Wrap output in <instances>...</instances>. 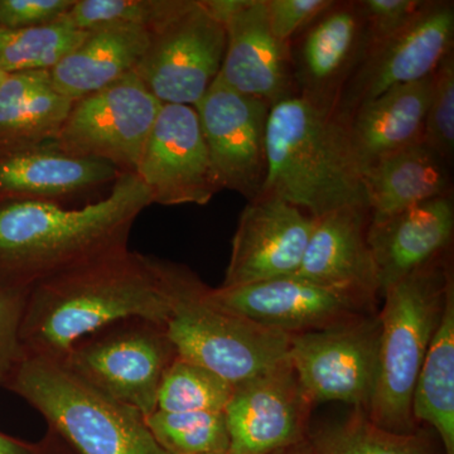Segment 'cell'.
Returning <instances> with one entry per match:
<instances>
[{
	"mask_svg": "<svg viewBox=\"0 0 454 454\" xmlns=\"http://www.w3.org/2000/svg\"><path fill=\"white\" fill-rule=\"evenodd\" d=\"M262 195L283 200L313 219L340 208H369L348 125L301 97L271 106Z\"/></svg>",
	"mask_w": 454,
	"mask_h": 454,
	"instance_id": "3",
	"label": "cell"
},
{
	"mask_svg": "<svg viewBox=\"0 0 454 454\" xmlns=\"http://www.w3.org/2000/svg\"><path fill=\"white\" fill-rule=\"evenodd\" d=\"M369 223L365 207L340 208L317 217L295 276L379 307L380 286L366 238Z\"/></svg>",
	"mask_w": 454,
	"mask_h": 454,
	"instance_id": "20",
	"label": "cell"
},
{
	"mask_svg": "<svg viewBox=\"0 0 454 454\" xmlns=\"http://www.w3.org/2000/svg\"><path fill=\"white\" fill-rule=\"evenodd\" d=\"M86 35L61 20L26 28H0V71L5 74L50 71Z\"/></svg>",
	"mask_w": 454,
	"mask_h": 454,
	"instance_id": "28",
	"label": "cell"
},
{
	"mask_svg": "<svg viewBox=\"0 0 454 454\" xmlns=\"http://www.w3.org/2000/svg\"><path fill=\"white\" fill-rule=\"evenodd\" d=\"M153 205L136 175L121 173L103 199L80 208L0 202V289L32 286L127 249L131 227Z\"/></svg>",
	"mask_w": 454,
	"mask_h": 454,
	"instance_id": "2",
	"label": "cell"
},
{
	"mask_svg": "<svg viewBox=\"0 0 454 454\" xmlns=\"http://www.w3.org/2000/svg\"><path fill=\"white\" fill-rule=\"evenodd\" d=\"M315 219L271 196L249 201L239 219L221 286H249L295 276L303 262Z\"/></svg>",
	"mask_w": 454,
	"mask_h": 454,
	"instance_id": "16",
	"label": "cell"
},
{
	"mask_svg": "<svg viewBox=\"0 0 454 454\" xmlns=\"http://www.w3.org/2000/svg\"><path fill=\"white\" fill-rule=\"evenodd\" d=\"M172 306L166 333L177 357L232 385L288 361L291 336L230 312L208 298L210 286L173 262Z\"/></svg>",
	"mask_w": 454,
	"mask_h": 454,
	"instance_id": "6",
	"label": "cell"
},
{
	"mask_svg": "<svg viewBox=\"0 0 454 454\" xmlns=\"http://www.w3.org/2000/svg\"><path fill=\"white\" fill-rule=\"evenodd\" d=\"M450 167L423 142L381 158L363 170L370 219H384L419 203L453 195Z\"/></svg>",
	"mask_w": 454,
	"mask_h": 454,
	"instance_id": "23",
	"label": "cell"
},
{
	"mask_svg": "<svg viewBox=\"0 0 454 454\" xmlns=\"http://www.w3.org/2000/svg\"><path fill=\"white\" fill-rule=\"evenodd\" d=\"M74 4V0H0V28L49 25Z\"/></svg>",
	"mask_w": 454,
	"mask_h": 454,
	"instance_id": "36",
	"label": "cell"
},
{
	"mask_svg": "<svg viewBox=\"0 0 454 454\" xmlns=\"http://www.w3.org/2000/svg\"><path fill=\"white\" fill-rule=\"evenodd\" d=\"M309 442L316 454H444L423 429L389 432L376 426L364 409L354 408L339 422L309 428Z\"/></svg>",
	"mask_w": 454,
	"mask_h": 454,
	"instance_id": "27",
	"label": "cell"
},
{
	"mask_svg": "<svg viewBox=\"0 0 454 454\" xmlns=\"http://www.w3.org/2000/svg\"><path fill=\"white\" fill-rule=\"evenodd\" d=\"M145 423L157 443L168 454H203L229 450L230 437L223 411H155Z\"/></svg>",
	"mask_w": 454,
	"mask_h": 454,
	"instance_id": "30",
	"label": "cell"
},
{
	"mask_svg": "<svg viewBox=\"0 0 454 454\" xmlns=\"http://www.w3.org/2000/svg\"><path fill=\"white\" fill-rule=\"evenodd\" d=\"M5 390L22 397L79 454H168L145 415L90 387L59 361L23 356Z\"/></svg>",
	"mask_w": 454,
	"mask_h": 454,
	"instance_id": "5",
	"label": "cell"
},
{
	"mask_svg": "<svg viewBox=\"0 0 454 454\" xmlns=\"http://www.w3.org/2000/svg\"><path fill=\"white\" fill-rule=\"evenodd\" d=\"M220 307L289 336L328 330L376 315L379 307L297 276L249 286L208 288Z\"/></svg>",
	"mask_w": 454,
	"mask_h": 454,
	"instance_id": "13",
	"label": "cell"
},
{
	"mask_svg": "<svg viewBox=\"0 0 454 454\" xmlns=\"http://www.w3.org/2000/svg\"><path fill=\"white\" fill-rule=\"evenodd\" d=\"M433 74L382 92L351 116L349 142L361 175L381 158L423 142Z\"/></svg>",
	"mask_w": 454,
	"mask_h": 454,
	"instance_id": "22",
	"label": "cell"
},
{
	"mask_svg": "<svg viewBox=\"0 0 454 454\" xmlns=\"http://www.w3.org/2000/svg\"><path fill=\"white\" fill-rule=\"evenodd\" d=\"M225 31V56L219 74L223 82L270 107L297 97L289 43L277 40L271 33L265 0H252Z\"/></svg>",
	"mask_w": 454,
	"mask_h": 454,
	"instance_id": "21",
	"label": "cell"
},
{
	"mask_svg": "<svg viewBox=\"0 0 454 454\" xmlns=\"http://www.w3.org/2000/svg\"><path fill=\"white\" fill-rule=\"evenodd\" d=\"M136 176L157 205L203 206L220 192L195 107L163 104Z\"/></svg>",
	"mask_w": 454,
	"mask_h": 454,
	"instance_id": "14",
	"label": "cell"
},
{
	"mask_svg": "<svg viewBox=\"0 0 454 454\" xmlns=\"http://www.w3.org/2000/svg\"><path fill=\"white\" fill-rule=\"evenodd\" d=\"M235 385L206 367L176 358L164 373L157 397V411L172 413H220L229 405Z\"/></svg>",
	"mask_w": 454,
	"mask_h": 454,
	"instance_id": "29",
	"label": "cell"
},
{
	"mask_svg": "<svg viewBox=\"0 0 454 454\" xmlns=\"http://www.w3.org/2000/svg\"><path fill=\"white\" fill-rule=\"evenodd\" d=\"M453 46L454 3L427 0L408 25L366 50L343 86L333 115L348 125L366 101L432 76Z\"/></svg>",
	"mask_w": 454,
	"mask_h": 454,
	"instance_id": "9",
	"label": "cell"
},
{
	"mask_svg": "<svg viewBox=\"0 0 454 454\" xmlns=\"http://www.w3.org/2000/svg\"><path fill=\"white\" fill-rule=\"evenodd\" d=\"M73 103L57 91L49 71L7 74L0 82V146L55 140Z\"/></svg>",
	"mask_w": 454,
	"mask_h": 454,
	"instance_id": "25",
	"label": "cell"
},
{
	"mask_svg": "<svg viewBox=\"0 0 454 454\" xmlns=\"http://www.w3.org/2000/svg\"><path fill=\"white\" fill-rule=\"evenodd\" d=\"M312 402L291 363L235 385L225 409L231 454H271L307 441Z\"/></svg>",
	"mask_w": 454,
	"mask_h": 454,
	"instance_id": "15",
	"label": "cell"
},
{
	"mask_svg": "<svg viewBox=\"0 0 454 454\" xmlns=\"http://www.w3.org/2000/svg\"><path fill=\"white\" fill-rule=\"evenodd\" d=\"M226 31L199 0L151 32V41L134 74L162 104L195 107L219 76Z\"/></svg>",
	"mask_w": 454,
	"mask_h": 454,
	"instance_id": "10",
	"label": "cell"
},
{
	"mask_svg": "<svg viewBox=\"0 0 454 454\" xmlns=\"http://www.w3.org/2000/svg\"><path fill=\"white\" fill-rule=\"evenodd\" d=\"M333 0H265L274 37L289 43L333 4Z\"/></svg>",
	"mask_w": 454,
	"mask_h": 454,
	"instance_id": "35",
	"label": "cell"
},
{
	"mask_svg": "<svg viewBox=\"0 0 454 454\" xmlns=\"http://www.w3.org/2000/svg\"><path fill=\"white\" fill-rule=\"evenodd\" d=\"M365 50L357 2H334L289 42L297 97L333 114L340 91Z\"/></svg>",
	"mask_w": 454,
	"mask_h": 454,
	"instance_id": "17",
	"label": "cell"
},
{
	"mask_svg": "<svg viewBox=\"0 0 454 454\" xmlns=\"http://www.w3.org/2000/svg\"><path fill=\"white\" fill-rule=\"evenodd\" d=\"M0 454H38V442L32 443L0 432Z\"/></svg>",
	"mask_w": 454,
	"mask_h": 454,
	"instance_id": "39",
	"label": "cell"
},
{
	"mask_svg": "<svg viewBox=\"0 0 454 454\" xmlns=\"http://www.w3.org/2000/svg\"><path fill=\"white\" fill-rule=\"evenodd\" d=\"M195 109L221 191H234L249 201L259 197L267 176L270 106L217 76Z\"/></svg>",
	"mask_w": 454,
	"mask_h": 454,
	"instance_id": "12",
	"label": "cell"
},
{
	"mask_svg": "<svg viewBox=\"0 0 454 454\" xmlns=\"http://www.w3.org/2000/svg\"><path fill=\"white\" fill-rule=\"evenodd\" d=\"M38 454H79L68 446L64 438L51 428H47L46 434L38 442Z\"/></svg>",
	"mask_w": 454,
	"mask_h": 454,
	"instance_id": "38",
	"label": "cell"
},
{
	"mask_svg": "<svg viewBox=\"0 0 454 454\" xmlns=\"http://www.w3.org/2000/svg\"><path fill=\"white\" fill-rule=\"evenodd\" d=\"M199 2L206 13L225 28L239 13L249 7L252 0H199Z\"/></svg>",
	"mask_w": 454,
	"mask_h": 454,
	"instance_id": "37",
	"label": "cell"
},
{
	"mask_svg": "<svg viewBox=\"0 0 454 454\" xmlns=\"http://www.w3.org/2000/svg\"><path fill=\"white\" fill-rule=\"evenodd\" d=\"M176 358L166 325L129 317L77 340L59 363L90 387L146 417L157 411L160 382Z\"/></svg>",
	"mask_w": 454,
	"mask_h": 454,
	"instance_id": "7",
	"label": "cell"
},
{
	"mask_svg": "<svg viewBox=\"0 0 454 454\" xmlns=\"http://www.w3.org/2000/svg\"><path fill=\"white\" fill-rule=\"evenodd\" d=\"M453 195L419 203L384 219H370L367 244L381 297L394 284L452 252Z\"/></svg>",
	"mask_w": 454,
	"mask_h": 454,
	"instance_id": "19",
	"label": "cell"
},
{
	"mask_svg": "<svg viewBox=\"0 0 454 454\" xmlns=\"http://www.w3.org/2000/svg\"><path fill=\"white\" fill-rule=\"evenodd\" d=\"M271 454H316L313 452L312 446H310L309 438L307 441L301 442L300 444L295 446L284 448V450H277V452Z\"/></svg>",
	"mask_w": 454,
	"mask_h": 454,
	"instance_id": "40",
	"label": "cell"
},
{
	"mask_svg": "<svg viewBox=\"0 0 454 454\" xmlns=\"http://www.w3.org/2000/svg\"><path fill=\"white\" fill-rule=\"evenodd\" d=\"M151 41L139 27H107L88 32L82 43L49 71L57 91L79 100L136 71Z\"/></svg>",
	"mask_w": 454,
	"mask_h": 454,
	"instance_id": "24",
	"label": "cell"
},
{
	"mask_svg": "<svg viewBox=\"0 0 454 454\" xmlns=\"http://www.w3.org/2000/svg\"><path fill=\"white\" fill-rule=\"evenodd\" d=\"M187 0H74L59 20L77 31L139 27L153 32L186 5Z\"/></svg>",
	"mask_w": 454,
	"mask_h": 454,
	"instance_id": "31",
	"label": "cell"
},
{
	"mask_svg": "<svg viewBox=\"0 0 454 454\" xmlns=\"http://www.w3.org/2000/svg\"><path fill=\"white\" fill-rule=\"evenodd\" d=\"M5 76H7V74H5L4 73H2V71H0V82H2L3 80L5 79Z\"/></svg>",
	"mask_w": 454,
	"mask_h": 454,
	"instance_id": "42",
	"label": "cell"
},
{
	"mask_svg": "<svg viewBox=\"0 0 454 454\" xmlns=\"http://www.w3.org/2000/svg\"><path fill=\"white\" fill-rule=\"evenodd\" d=\"M454 288L452 252L418 269L384 293L378 312V373L369 419L389 432L419 429L413 417L418 376Z\"/></svg>",
	"mask_w": 454,
	"mask_h": 454,
	"instance_id": "4",
	"label": "cell"
},
{
	"mask_svg": "<svg viewBox=\"0 0 454 454\" xmlns=\"http://www.w3.org/2000/svg\"><path fill=\"white\" fill-rule=\"evenodd\" d=\"M121 173L110 164L66 153L55 140L0 146V202L65 206L114 184Z\"/></svg>",
	"mask_w": 454,
	"mask_h": 454,
	"instance_id": "18",
	"label": "cell"
},
{
	"mask_svg": "<svg viewBox=\"0 0 454 454\" xmlns=\"http://www.w3.org/2000/svg\"><path fill=\"white\" fill-rule=\"evenodd\" d=\"M28 291L0 289V389L23 358L20 330Z\"/></svg>",
	"mask_w": 454,
	"mask_h": 454,
	"instance_id": "34",
	"label": "cell"
},
{
	"mask_svg": "<svg viewBox=\"0 0 454 454\" xmlns=\"http://www.w3.org/2000/svg\"><path fill=\"white\" fill-rule=\"evenodd\" d=\"M203 454H231L229 450H223V452H210V453H203Z\"/></svg>",
	"mask_w": 454,
	"mask_h": 454,
	"instance_id": "41",
	"label": "cell"
},
{
	"mask_svg": "<svg viewBox=\"0 0 454 454\" xmlns=\"http://www.w3.org/2000/svg\"><path fill=\"white\" fill-rule=\"evenodd\" d=\"M172 269L127 247L35 284L20 321L23 356L64 360L77 340L129 317L166 325Z\"/></svg>",
	"mask_w": 454,
	"mask_h": 454,
	"instance_id": "1",
	"label": "cell"
},
{
	"mask_svg": "<svg viewBox=\"0 0 454 454\" xmlns=\"http://www.w3.org/2000/svg\"><path fill=\"white\" fill-rule=\"evenodd\" d=\"M426 2L427 0H360L357 2L364 20L366 50L408 25L415 14L424 7Z\"/></svg>",
	"mask_w": 454,
	"mask_h": 454,
	"instance_id": "33",
	"label": "cell"
},
{
	"mask_svg": "<svg viewBox=\"0 0 454 454\" xmlns=\"http://www.w3.org/2000/svg\"><path fill=\"white\" fill-rule=\"evenodd\" d=\"M379 336L378 313L291 336L289 363L313 405L342 402L367 411L378 373Z\"/></svg>",
	"mask_w": 454,
	"mask_h": 454,
	"instance_id": "11",
	"label": "cell"
},
{
	"mask_svg": "<svg viewBox=\"0 0 454 454\" xmlns=\"http://www.w3.org/2000/svg\"><path fill=\"white\" fill-rule=\"evenodd\" d=\"M413 417L435 430L444 454H454V288L418 376Z\"/></svg>",
	"mask_w": 454,
	"mask_h": 454,
	"instance_id": "26",
	"label": "cell"
},
{
	"mask_svg": "<svg viewBox=\"0 0 454 454\" xmlns=\"http://www.w3.org/2000/svg\"><path fill=\"white\" fill-rule=\"evenodd\" d=\"M423 143L452 166L454 157V51L433 74Z\"/></svg>",
	"mask_w": 454,
	"mask_h": 454,
	"instance_id": "32",
	"label": "cell"
},
{
	"mask_svg": "<svg viewBox=\"0 0 454 454\" xmlns=\"http://www.w3.org/2000/svg\"><path fill=\"white\" fill-rule=\"evenodd\" d=\"M162 106L131 73L74 100L57 134L56 145L74 157L136 175Z\"/></svg>",
	"mask_w": 454,
	"mask_h": 454,
	"instance_id": "8",
	"label": "cell"
}]
</instances>
